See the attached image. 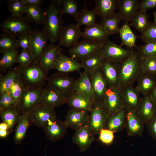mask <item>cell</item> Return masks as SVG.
<instances>
[{
    "label": "cell",
    "mask_w": 156,
    "mask_h": 156,
    "mask_svg": "<svg viewBox=\"0 0 156 156\" xmlns=\"http://www.w3.org/2000/svg\"><path fill=\"white\" fill-rule=\"evenodd\" d=\"M61 6L52 0L44 11L42 31L47 39L54 43L59 40L64 27Z\"/></svg>",
    "instance_id": "1"
},
{
    "label": "cell",
    "mask_w": 156,
    "mask_h": 156,
    "mask_svg": "<svg viewBox=\"0 0 156 156\" xmlns=\"http://www.w3.org/2000/svg\"><path fill=\"white\" fill-rule=\"evenodd\" d=\"M16 69L25 88H43L47 82L48 71L38 62L33 61L27 66L19 65Z\"/></svg>",
    "instance_id": "2"
},
{
    "label": "cell",
    "mask_w": 156,
    "mask_h": 156,
    "mask_svg": "<svg viewBox=\"0 0 156 156\" xmlns=\"http://www.w3.org/2000/svg\"><path fill=\"white\" fill-rule=\"evenodd\" d=\"M137 51H133L132 54L119 64V81L117 88L133 84L142 73L141 67L143 61Z\"/></svg>",
    "instance_id": "3"
},
{
    "label": "cell",
    "mask_w": 156,
    "mask_h": 156,
    "mask_svg": "<svg viewBox=\"0 0 156 156\" xmlns=\"http://www.w3.org/2000/svg\"><path fill=\"white\" fill-rule=\"evenodd\" d=\"M30 21L25 16L21 17L11 16L4 19L0 25L4 32L18 38L28 34L32 31Z\"/></svg>",
    "instance_id": "4"
},
{
    "label": "cell",
    "mask_w": 156,
    "mask_h": 156,
    "mask_svg": "<svg viewBox=\"0 0 156 156\" xmlns=\"http://www.w3.org/2000/svg\"><path fill=\"white\" fill-rule=\"evenodd\" d=\"M75 81L68 73L58 71L48 77L47 87L54 88L67 96L74 91Z\"/></svg>",
    "instance_id": "5"
},
{
    "label": "cell",
    "mask_w": 156,
    "mask_h": 156,
    "mask_svg": "<svg viewBox=\"0 0 156 156\" xmlns=\"http://www.w3.org/2000/svg\"><path fill=\"white\" fill-rule=\"evenodd\" d=\"M102 45L84 40L71 47L68 53L70 57L81 61L100 53Z\"/></svg>",
    "instance_id": "6"
},
{
    "label": "cell",
    "mask_w": 156,
    "mask_h": 156,
    "mask_svg": "<svg viewBox=\"0 0 156 156\" xmlns=\"http://www.w3.org/2000/svg\"><path fill=\"white\" fill-rule=\"evenodd\" d=\"M132 49H125L108 40L103 44L100 51L105 60L120 63L128 58L132 53Z\"/></svg>",
    "instance_id": "7"
},
{
    "label": "cell",
    "mask_w": 156,
    "mask_h": 156,
    "mask_svg": "<svg viewBox=\"0 0 156 156\" xmlns=\"http://www.w3.org/2000/svg\"><path fill=\"white\" fill-rule=\"evenodd\" d=\"M43 88H25L17 105L22 114L30 113L40 103Z\"/></svg>",
    "instance_id": "8"
},
{
    "label": "cell",
    "mask_w": 156,
    "mask_h": 156,
    "mask_svg": "<svg viewBox=\"0 0 156 156\" xmlns=\"http://www.w3.org/2000/svg\"><path fill=\"white\" fill-rule=\"evenodd\" d=\"M90 113L88 126L95 135L99 134L104 128L107 118L102 102L94 101Z\"/></svg>",
    "instance_id": "9"
},
{
    "label": "cell",
    "mask_w": 156,
    "mask_h": 156,
    "mask_svg": "<svg viewBox=\"0 0 156 156\" xmlns=\"http://www.w3.org/2000/svg\"><path fill=\"white\" fill-rule=\"evenodd\" d=\"M118 89L125 109L137 111L142 97H140V93L136 87L133 86V84H130L125 86Z\"/></svg>",
    "instance_id": "10"
},
{
    "label": "cell",
    "mask_w": 156,
    "mask_h": 156,
    "mask_svg": "<svg viewBox=\"0 0 156 156\" xmlns=\"http://www.w3.org/2000/svg\"><path fill=\"white\" fill-rule=\"evenodd\" d=\"M31 123L40 128H42L49 120L57 118L54 109L40 103L29 113Z\"/></svg>",
    "instance_id": "11"
},
{
    "label": "cell",
    "mask_w": 156,
    "mask_h": 156,
    "mask_svg": "<svg viewBox=\"0 0 156 156\" xmlns=\"http://www.w3.org/2000/svg\"><path fill=\"white\" fill-rule=\"evenodd\" d=\"M101 102L107 117L124 108L117 88L108 86Z\"/></svg>",
    "instance_id": "12"
},
{
    "label": "cell",
    "mask_w": 156,
    "mask_h": 156,
    "mask_svg": "<svg viewBox=\"0 0 156 156\" xmlns=\"http://www.w3.org/2000/svg\"><path fill=\"white\" fill-rule=\"evenodd\" d=\"M125 110V127L128 135L142 137L145 123L137 111Z\"/></svg>",
    "instance_id": "13"
},
{
    "label": "cell",
    "mask_w": 156,
    "mask_h": 156,
    "mask_svg": "<svg viewBox=\"0 0 156 156\" xmlns=\"http://www.w3.org/2000/svg\"><path fill=\"white\" fill-rule=\"evenodd\" d=\"M80 27L77 24L72 23L64 27L59 39V44L61 46L70 47L77 44L82 36V32Z\"/></svg>",
    "instance_id": "14"
},
{
    "label": "cell",
    "mask_w": 156,
    "mask_h": 156,
    "mask_svg": "<svg viewBox=\"0 0 156 156\" xmlns=\"http://www.w3.org/2000/svg\"><path fill=\"white\" fill-rule=\"evenodd\" d=\"M31 44L29 51L34 57V61L38 62L42 53L46 48L47 38L43 32L37 29L33 30L29 34Z\"/></svg>",
    "instance_id": "15"
},
{
    "label": "cell",
    "mask_w": 156,
    "mask_h": 156,
    "mask_svg": "<svg viewBox=\"0 0 156 156\" xmlns=\"http://www.w3.org/2000/svg\"><path fill=\"white\" fill-rule=\"evenodd\" d=\"M42 128L47 139L55 142L63 137L66 133L67 127L64 121L56 118L48 121Z\"/></svg>",
    "instance_id": "16"
},
{
    "label": "cell",
    "mask_w": 156,
    "mask_h": 156,
    "mask_svg": "<svg viewBox=\"0 0 156 156\" xmlns=\"http://www.w3.org/2000/svg\"><path fill=\"white\" fill-rule=\"evenodd\" d=\"M88 112L70 108L68 110L64 121L67 127L76 130L88 125L90 115Z\"/></svg>",
    "instance_id": "17"
},
{
    "label": "cell",
    "mask_w": 156,
    "mask_h": 156,
    "mask_svg": "<svg viewBox=\"0 0 156 156\" xmlns=\"http://www.w3.org/2000/svg\"><path fill=\"white\" fill-rule=\"evenodd\" d=\"M66 96L54 88H43L40 103L54 109L66 103Z\"/></svg>",
    "instance_id": "18"
},
{
    "label": "cell",
    "mask_w": 156,
    "mask_h": 156,
    "mask_svg": "<svg viewBox=\"0 0 156 156\" xmlns=\"http://www.w3.org/2000/svg\"><path fill=\"white\" fill-rule=\"evenodd\" d=\"M94 102L85 94L74 91L66 96V103L70 108L90 112Z\"/></svg>",
    "instance_id": "19"
},
{
    "label": "cell",
    "mask_w": 156,
    "mask_h": 156,
    "mask_svg": "<svg viewBox=\"0 0 156 156\" xmlns=\"http://www.w3.org/2000/svg\"><path fill=\"white\" fill-rule=\"evenodd\" d=\"M59 44L55 45L51 42L48 44L40 57L38 63L47 71L55 68L57 56L63 51Z\"/></svg>",
    "instance_id": "20"
},
{
    "label": "cell",
    "mask_w": 156,
    "mask_h": 156,
    "mask_svg": "<svg viewBox=\"0 0 156 156\" xmlns=\"http://www.w3.org/2000/svg\"><path fill=\"white\" fill-rule=\"evenodd\" d=\"M88 75L96 100L101 102L108 86L100 68L88 73Z\"/></svg>",
    "instance_id": "21"
},
{
    "label": "cell",
    "mask_w": 156,
    "mask_h": 156,
    "mask_svg": "<svg viewBox=\"0 0 156 156\" xmlns=\"http://www.w3.org/2000/svg\"><path fill=\"white\" fill-rule=\"evenodd\" d=\"M95 135L88 126L86 125L75 130L73 142L79 146L81 152H83L90 147Z\"/></svg>",
    "instance_id": "22"
},
{
    "label": "cell",
    "mask_w": 156,
    "mask_h": 156,
    "mask_svg": "<svg viewBox=\"0 0 156 156\" xmlns=\"http://www.w3.org/2000/svg\"><path fill=\"white\" fill-rule=\"evenodd\" d=\"M100 69L108 86L117 88L119 81V63L105 60Z\"/></svg>",
    "instance_id": "23"
},
{
    "label": "cell",
    "mask_w": 156,
    "mask_h": 156,
    "mask_svg": "<svg viewBox=\"0 0 156 156\" xmlns=\"http://www.w3.org/2000/svg\"><path fill=\"white\" fill-rule=\"evenodd\" d=\"M109 36L100 24L95 23L86 26L82 37L84 40L103 44L108 40Z\"/></svg>",
    "instance_id": "24"
},
{
    "label": "cell",
    "mask_w": 156,
    "mask_h": 156,
    "mask_svg": "<svg viewBox=\"0 0 156 156\" xmlns=\"http://www.w3.org/2000/svg\"><path fill=\"white\" fill-rule=\"evenodd\" d=\"M82 68L80 62L61 52L57 56L54 68L59 72L68 73L79 71Z\"/></svg>",
    "instance_id": "25"
},
{
    "label": "cell",
    "mask_w": 156,
    "mask_h": 156,
    "mask_svg": "<svg viewBox=\"0 0 156 156\" xmlns=\"http://www.w3.org/2000/svg\"><path fill=\"white\" fill-rule=\"evenodd\" d=\"M126 125V110L123 108L107 117L104 128L114 132L121 131Z\"/></svg>",
    "instance_id": "26"
},
{
    "label": "cell",
    "mask_w": 156,
    "mask_h": 156,
    "mask_svg": "<svg viewBox=\"0 0 156 156\" xmlns=\"http://www.w3.org/2000/svg\"><path fill=\"white\" fill-rule=\"evenodd\" d=\"M140 2L138 0H119L118 13L127 23L131 21L138 11Z\"/></svg>",
    "instance_id": "27"
},
{
    "label": "cell",
    "mask_w": 156,
    "mask_h": 156,
    "mask_svg": "<svg viewBox=\"0 0 156 156\" xmlns=\"http://www.w3.org/2000/svg\"><path fill=\"white\" fill-rule=\"evenodd\" d=\"M74 91L83 93L88 96L94 102L96 101V97L89 78L88 73L84 71L79 72V78L76 80Z\"/></svg>",
    "instance_id": "28"
},
{
    "label": "cell",
    "mask_w": 156,
    "mask_h": 156,
    "mask_svg": "<svg viewBox=\"0 0 156 156\" xmlns=\"http://www.w3.org/2000/svg\"><path fill=\"white\" fill-rule=\"evenodd\" d=\"M156 111V105L150 95L143 96L137 112L145 125Z\"/></svg>",
    "instance_id": "29"
},
{
    "label": "cell",
    "mask_w": 156,
    "mask_h": 156,
    "mask_svg": "<svg viewBox=\"0 0 156 156\" xmlns=\"http://www.w3.org/2000/svg\"><path fill=\"white\" fill-rule=\"evenodd\" d=\"M93 8L97 15L102 19L115 12L118 7L119 0H95Z\"/></svg>",
    "instance_id": "30"
},
{
    "label": "cell",
    "mask_w": 156,
    "mask_h": 156,
    "mask_svg": "<svg viewBox=\"0 0 156 156\" xmlns=\"http://www.w3.org/2000/svg\"><path fill=\"white\" fill-rule=\"evenodd\" d=\"M156 77L146 73L140 75L136 87L143 96L150 95L156 86Z\"/></svg>",
    "instance_id": "31"
},
{
    "label": "cell",
    "mask_w": 156,
    "mask_h": 156,
    "mask_svg": "<svg viewBox=\"0 0 156 156\" xmlns=\"http://www.w3.org/2000/svg\"><path fill=\"white\" fill-rule=\"evenodd\" d=\"M22 114L17 106L0 110L1 118L8 126L9 133L12 132Z\"/></svg>",
    "instance_id": "32"
},
{
    "label": "cell",
    "mask_w": 156,
    "mask_h": 156,
    "mask_svg": "<svg viewBox=\"0 0 156 156\" xmlns=\"http://www.w3.org/2000/svg\"><path fill=\"white\" fill-rule=\"evenodd\" d=\"M31 124L29 113L22 114L16 124L14 138L15 144H19L21 143Z\"/></svg>",
    "instance_id": "33"
},
{
    "label": "cell",
    "mask_w": 156,
    "mask_h": 156,
    "mask_svg": "<svg viewBox=\"0 0 156 156\" xmlns=\"http://www.w3.org/2000/svg\"><path fill=\"white\" fill-rule=\"evenodd\" d=\"M122 19L118 12H115L103 19L100 25L109 35L119 33L118 24Z\"/></svg>",
    "instance_id": "34"
},
{
    "label": "cell",
    "mask_w": 156,
    "mask_h": 156,
    "mask_svg": "<svg viewBox=\"0 0 156 156\" xmlns=\"http://www.w3.org/2000/svg\"><path fill=\"white\" fill-rule=\"evenodd\" d=\"M130 26L128 23H126L120 28L119 33L122 40L120 45L121 46L125 45L130 49H132L136 46V39L140 36H136L133 32Z\"/></svg>",
    "instance_id": "35"
},
{
    "label": "cell",
    "mask_w": 156,
    "mask_h": 156,
    "mask_svg": "<svg viewBox=\"0 0 156 156\" xmlns=\"http://www.w3.org/2000/svg\"><path fill=\"white\" fill-rule=\"evenodd\" d=\"M105 60L100 52L81 61L80 62L84 71L88 73L100 68Z\"/></svg>",
    "instance_id": "36"
},
{
    "label": "cell",
    "mask_w": 156,
    "mask_h": 156,
    "mask_svg": "<svg viewBox=\"0 0 156 156\" xmlns=\"http://www.w3.org/2000/svg\"><path fill=\"white\" fill-rule=\"evenodd\" d=\"M25 16L30 22L36 24L43 23L44 11L40 5H25Z\"/></svg>",
    "instance_id": "37"
},
{
    "label": "cell",
    "mask_w": 156,
    "mask_h": 156,
    "mask_svg": "<svg viewBox=\"0 0 156 156\" xmlns=\"http://www.w3.org/2000/svg\"><path fill=\"white\" fill-rule=\"evenodd\" d=\"M75 19L77 24L80 26L81 25L88 26L95 24L96 16L97 15L94 9L88 10L86 4Z\"/></svg>",
    "instance_id": "38"
},
{
    "label": "cell",
    "mask_w": 156,
    "mask_h": 156,
    "mask_svg": "<svg viewBox=\"0 0 156 156\" xmlns=\"http://www.w3.org/2000/svg\"><path fill=\"white\" fill-rule=\"evenodd\" d=\"M19 79L18 72L16 68L10 69L5 75L0 78V92L8 91Z\"/></svg>",
    "instance_id": "39"
},
{
    "label": "cell",
    "mask_w": 156,
    "mask_h": 156,
    "mask_svg": "<svg viewBox=\"0 0 156 156\" xmlns=\"http://www.w3.org/2000/svg\"><path fill=\"white\" fill-rule=\"evenodd\" d=\"M18 48L16 38L4 32L0 35V52H5L17 50Z\"/></svg>",
    "instance_id": "40"
},
{
    "label": "cell",
    "mask_w": 156,
    "mask_h": 156,
    "mask_svg": "<svg viewBox=\"0 0 156 156\" xmlns=\"http://www.w3.org/2000/svg\"><path fill=\"white\" fill-rule=\"evenodd\" d=\"M149 16L146 12L138 10L131 21L129 26L135 28L142 34L143 33L148 25Z\"/></svg>",
    "instance_id": "41"
},
{
    "label": "cell",
    "mask_w": 156,
    "mask_h": 156,
    "mask_svg": "<svg viewBox=\"0 0 156 156\" xmlns=\"http://www.w3.org/2000/svg\"><path fill=\"white\" fill-rule=\"evenodd\" d=\"M18 53V51L16 50L7 51L2 54L0 60V71L5 72L10 69L16 63V58Z\"/></svg>",
    "instance_id": "42"
},
{
    "label": "cell",
    "mask_w": 156,
    "mask_h": 156,
    "mask_svg": "<svg viewBox=\"0 0 156 156\" xmlns=\"http://www.w3.org/2000/svg\"><path fill=\"white\" fill-rule=\"evenodd\" d=\"M138 54L143 60L151 57H156V42H149L137 47Z\"/></svg>",
    "instance_id": "43"
},
{
    "label": "cell",
    "mask_w": 156,
    "mask_h": 156,
    "mask_svg": "<svg viewBox=\"0 0 156 156\" xmlns=\"http://www.w3.org/2000/svg\"><path fill=\"white\" fill-rule=\"evenodd\" d=\"M78 5L79 3L76 0H63L61 13L62 15L68 14L75 19L79 14Z\"/></svg>",
    "instance_id": "44"
},
{
    "label": "cell",
    "mask_w": 156,
    "mask_h": 156,
    "mask_svg": "<svg viewBox=\"0 0 156 156\" xmlns=\"http://www.w3.org/2000/svg\"><path fill=\"white\" fill-rule=\"evenodd\" d=\"M25 5L21 0H12L8 1V10L11 16H22L25 13Z\"/></svg>",
    "instance_id": "45"
},
{
    "label": "cell",
    "mask_w": 156,
    "mask_h": 156,
    "mask_svg": "<svg viewBox=\"0 0 156 156\" xmlns=\"http://www.w3.org/2000/svg\"><path fill=\"white\" fill-rule=\"evenodd\" d=\"M142 41L145 43L156 42V24L150 22L147 27L140 36Z\"/></svg>",
    "instance_id": "46"
},
{
    "label": "cell",
    "mask_w": 156,
    "mask_h": 156,
    "mask_svg": "<svg viewBox=\"0 0 156 156\" xmlns=\"http://www.w3.org/2000/svg\"><path fill=\"white\" fill-rule=\"evenodd\" d=\"M25 88L19 79L8 91L10 95L15 101L16 106Z\"/></svg>",
    "instance_id": "47"
},
{
    "label": "cell",
    "mask_w": 156,
    "mask_h": 156,
    "mask_svg": "<svg viewBox=\"0 0 156 156\" xmlns=\"http://www.w3.org/2000/svg\"><path fill=\"white\" fill-rule=\"evenodd\" d=\"M141 71L142 73H148L156 76V57H151L144 60Z\"/></svg>",
    "instance_id": "48"
},
{
    "label": "cell",
    "mask_w": 156,
    "mask_h": 156,
    "mask_svg": "<svg viewBox=\"0 0 156 156\" xmlns=\"http://www.w3.org/2000/svg\"><path fill=\"white\" fill-rule=\"evenodd\" d=\"M17 106L8 91L0 93V110Z\"/></svg>",
    "instance_id": "49"
},
{
    "label": "cell",
    "mask_w": 156,
    "mask_h": 156,
    "mask_svg": "<svg viewBox=\"0 0 156 156\" xmlns=\"http://www.w3.org/2000/svg\"><path fill=\"white\" fill-rule=\"evenodd\" d=\"M33 61V57L30 51L23 49L18 54L16 60V63L24 66L28 65Z\"/></svg>",
    "instance_id": "50"
},
{
    "label": "cell",
    "mask_w": 156,
    "mask_h": 156,
    "mask_svg": "<svg viewBox=\"0 0 156 156\" xmlns=\"http://www.w3.org/2000/svg\"><path fill=\"white\" fill-rule=\"evenodd\" d=\"M114 132L110 130L103 129L99 133V139L104 144L108 145L112 144L114 139Z\"/></svg>",
    "instance_id": "51"
},
{
    "label": "cell",
    "mask_w": 156,
    "mask_h": 156,
    "mask_svg": "<svg viewBox=\"0 0 156 156\" xmlns=\"http://www.w3.org/2000/svg\"><path fill=\"white\" fill-rule=\"evenodd\" d=\"M146 125L148 134L153 139L156 140V111Z\"/></svg>",
    "instance_id": "52"
},
{
    "label": "cell",
    "mask_w": 156,
    "mask_h": 156,
    "mask_svg": "<svg viewBox=\"0 0 156 156\" xmlns=\"http://www.w3.org/2000/svg\"><path fill=\"white\" fill-rule=\"evenodd\" d=\"M17 42L18 47L22 48L23 50L29 51L31 39L29 34H25L19 37Z\"/></svg>",
    "instance_id": "53"
},
{
    "label": "cell",
    "mask_w": 156,
    "mask_h": 156,
    "mask_svg": "<svg viewBox=\"0 0 156 156\" xmlns=\"http://www.w3.org/2000/svg\"><path fill=\"white\" fill-rule=\"evenodd\" d=\"M156 8V0H142L140 2L138 10L146 12L148 10Z\"/></svg>",
    "instance_id": "54"
},
{
    "label": "cell",
    "mask_w": 156,
    "mask_h": 156,
    "mask_svg": "<svg viewBox=\"0 0 156 156\" xmlns=\"http://www.w3.org/2000/svg\"><path fill=\"white\" fill-rule=\"evenodd\" d=\"M21 1L25 5H40L43 2L42 0H21Z\"/></svg>",
    "instance_id": "55"
},
{
    "label": "cell",
    "mask_w": 156,
    "mask_h": 156,
    "mask_svg": "<svg viewBox=\"0 0 156 156\" xmlns=\"http://www.w3.org/2000/svg\"><path fill=\"white\" fill-rule=\"evenodd\" d=\"M150 95L151 98L156 105V86Z\"/></svg>",
    "instance_id": "56"
},
{
    "label": "cell",
    "mask_w": 156,
    "mask_h": 156,
    "mask_svg": "<svg viewBox=\"0 0 156 156\" xmlns=\"http://www.w3.org/2000/svg\"><path fill=\"white\" fill-rule=\"evenodd\" d=\"M9 133L8 130H0V137L1 138L5 137Z\"/></svg>",
    "instance_id": "57"
},
{
    "label": "cell",
    "mask_w": 156,
    "mask_h": 156,
    "mask_svg": "<svg viewBox=\"0 0 156 156\" xmlns=\"http://www.w3.org/2000/svg\"><path fill=\"white\" fill-rule=\"evenodd\" d=\"M0 130H8V126L5 123L3 122L1 123L0 125Z\"/></svg>",
    "instance_id": "58"
},
{
    "label": "cell",
    "mask_w": 156,
    "mask_h": 156,
    "mask_svg": "<svg viewBox=\"0 0 156 156\" xmlns=\"http://www.w3.org/2000/svg\"><path fill=\"white\" fill-rule=\"evenodd\" d=\"M153 15L154 17V20L153 23L156 24V11L153 12Z\"/></svg>",
    "instance_id": "59"
}]
</instances>
